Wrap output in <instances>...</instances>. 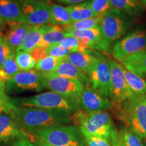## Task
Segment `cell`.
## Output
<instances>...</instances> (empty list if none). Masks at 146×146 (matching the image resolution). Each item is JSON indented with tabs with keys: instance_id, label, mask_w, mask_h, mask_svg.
Segmentation results:
<instances>
[{
	"instance_id": "d6986e66",
	"label": "cell",
	"mask_w": 146,
	"mask_h": 146,
	"mask_svg": "<svg viewBox=\"0 0 146 146\" xmlns=\"http://www.w3.org/2000/svg\"><path fill=\"white\" fill-rule=\"evenodd\" d=\"M92 52V50H90L89 52L84 53L72 52L65 58V60L72 64L85 74H88L98 58H100L93 55L91 53Z\"/></svg>"
},
{
	"instance_id": "2e32d148",
	"label": "cell",
	"mask_w": 146,
	"mask_h": 146,
	"mask_svg": "<svg viewBox=\"0 0 146 146\" xmlns=\"http://www.w3.org/2000/svg\"><path fill=\"white\" fill-rule=\"evenodd\" d=\"M7 24L8 29L4 36L11 48L14 52H16L17 49L23 44L29 33L33 26L19 23H9Z\"/></svg>"
},
{
	"instance_id": "f35d334b",
	"label": "cell",
	"mask_w": 146,
	"mask_h": 146,
	"mask_svg": "<svg viewBox=\"0 0 146 146\" xmlns=\"http://www.w3.org/2000/svg\"><path fill=\"white\" fill-rule=\"evenodd\" d=\"M13 146H36L35 143L29 141L26 137L21 138L14 144Z\"/></svg>"
},
{
	"instance_id": "bcb514c9",
	"label": "cell",
	"mask_w": 146,
	"mask_h": 146,
	"mask_svg": "<svg viewBox=\"0 0 146 146\" xmlns=\"http://www.w3.org/2000/svg\"><path fill=\"white\" fill-rule=\"evenodd\" d=\"M145 78H146V75H145Z\"/></svg>"
},
{
	"instance_id": "277c9868",
	"label": "cell",
	"mask_w": 146,
	"mask_h": 146,
	"mask_svg": "<svg viewBox=\"0 0 146 146\" xmlns=\"http://www.w3.org/2000/svg\"><path fill=\"white\" fill-rule=\"evenodd\" d=\"M121 118L135 133L146 139V95L134 94L133 97L116 106Z\"/></svg>"
},
{
	"instance_id": "7a4b0ae2",
	"label": "cell",
	"mask_w": 146,
	"mask_h": 146,
	"mask_svg": "<svg viewBox=\"0 0 146 146\" xmlns=\"http://www.w3.org/2000/svg\"><path fill=\"white\" fill-rule=\"evenodd\" d=\"M10 104L18 107L41 108L48 109H65L73 113L80 111V103L68 99L54 91L41 93L26 98H7Z\"/></svg>"
},
{
	"instance_id": "60d3db41",
	"label": "cell",
	"mask_w": 146,
	"mask_h": 146,
	"mask_svg": "<svg viewBox=\"0 0 146 146\" xmlns=\"http://www.w3.org/2000/svg\"><path fill=\"white\" fill-rule=\"evenodd\" d=\"M7 25H8V24H7L6 22L5 21V20L3 19L2 16L0 14V32L3 33V31H4L5 28H6Z\"/></svg>"
},
{
	"instance_id": "f546056e",
	"label": "cell",
	"mask_w": 146,
	"mask_h": 146,
	"mask_svg": "<svg viewBox=\"0 0 146 146\" xmlns=\"http://www.w3.org/2000/svg\"><path fill=\"white\" fill-rule=\"evenodd\" d=\"M60 45L66 49L72 51V52H78L84 53L89 52L90 50L83 41V40L74 37V36H68L64 39L60 43Z\"/></svg>"
},
{
	"instance_id": "8d00e7d4",
	"label": "cell",
	"mask_w": 146,
	"mask_h": 146,
	"mask_svg": "<svg viewBox=\"0 0 146 146\" xmlns=\"http://www.w3.org/2000/svg\"><path fill=\"white\" fill-rule=\"evenodd\" d=\"M29 53H30L32 58L35 60L36 62H37L38 61H39L42 58H45V56H47V49L37 46L35 49H33L32 51H31Z\"/></svg>"
},
{
	"instance_id": "ffe728a7",
	"label": "cell",
	"mask_w": 146,
	"mask_h": 146,
	"mask_svg": "<svg viewBox=\"0 0 146 146\" xmlns=\"http://www.w3.org/2000/svg\"><path fill=\"white\" fill-rule=\"evenodd\" d=\"M0 14L7 23H23V14L18 0H0Z\"/></svg>"
},
{
	"instance_id": "44dd1931",
	"label": "cell",
	"mask_w": 146,
	"mask_h": 146,
	"mask_svg": "<svg viewBox=\"0 0 146 146\" xmlns=\"http://www.w3.org/2000/svg\"><path fill=\"white\" fill-rule=\"evenodd\" d=\"M113 8L118 9L132 18L140 17L145 11V5L139 0H110Z\"/></svg>"
},
{
	"instance_id": "83f0119b",
	"label": "cell",
	"mask_w": 146,
	"mask_h": 146,
	"mask_svg": "<svg viewBox=\"0 0 146 146\" xmlns=\"http://www.w3.org/2000/svg\"><path fill=\"white\" fill-rule=\"evenodd\" d=\"M64 60L54 58L51 56H47L36 62L34 70L43 74L50 73L54 71Z\"/></svg>"
},
{
	"instance_id": "484cf974",
	"label": "cell",
	"mask_w": 146,
	"mask_h": 146,
	"mask_svg": "<svg viewBox=\"0 0 146 146\" xmlns=\"http://www.w3.org/2000/svg\"><path fill=\"white\" fill-rule=\"evenodd\" d=\"M123 70L131 91L136 94L146 95V80L141 76L128 70L124 66Z\"/></svg>"
},
{
	"instance_id": "30bf717a",
	"label": "cell",
	"mask_w": 146,
	"mask_h": 146,
	"mask_svg": "<svg viewBox=\"0 0 146 146\" xmlns=\"http://www.w3.org/2000/svg\"><path fill=\"white\" fill-rule=\"evenodd\" d=\"M146 47V29H137L118 40L113 45L112 54L120 62Z\"/></svg>"
},
{
	"instance_id": "9a60e30c",
	"label": "cell",
	"mask_w": 146,
	"mask_h": 146,
	"mask_svg": "<svg viewBox=\"0 0 146 146\" xmlns=\"http://www.w3.org/2000/svg\"><path fill=\"white\" fill-rule=\"evenodd\" d=\"M27 135L10 114L2 111L0 114V144L16 138L26 137Z\"/></svg>"
},
{
	"instance_id": "e0dca14e",
	"label": "cell",
	"mask_w": 146,
	"mask_h": 146,
	"mask_svg": "<svg viewBox=\"0 0 146 146\" xmlns=\"http://www.w3.org/2000/svg\"><path fill=\"white\" fill-rule=\"evenodd\" d=\"M43 74L45 78L63 76V77L70 78L80 81L85 86H88L90 85L88 76H87L86 74L76 68L75 66L65 60L62 62L54 71Z\"/></svg>"
},
{
	"instance_id": "ac0fdd59",
	"label": "cell",
	"mask_w": 146,
	"mask_h": 146,
	"mask_svg": "<svg viewBox=\"0 0 146 146\" xmlns=\"http://www.w3.org/2000/svg\"><path fill=\"white\" fill-rule=\"evenodd\" d=\"M119 62L128 70L141 77H145L146 75V47L120 60Z\"/></svg>"
},
{
	"instance_id": "7c38bea8",
	"label": "cell",
	"mask_w": 146,
	"mask_h": 146,
	"mask_svg": "<svg viewBox=\"0 0 146 146\" xmlns=\"http://www.w3.org/2000/svg\"><path fill=\"white\" fill-rule=\"evenodd\" d=\"M47 89L68 99L80 103L84 85L80 81L72 78L54 76L46 78Z\"/></svg>"
},
{
	"instance_id": "5bb4252c",
	"label": "cell",
	"mask_w": 146,
	"mask_h": 146,
	"mask_svg": "<svg viewBox=\"0 0 146 146\" xmlns=\"http://www.w3.org/2000/svg\"><path fill=\"white\" fill-rule=\"evenodd\" d=\"M80 107L86 114H92L112 108V103L109 98L100 94L88 85L84 87L82 92Z\"/></svg>"
},
{
	"instance_id": "5b68a950",
	"label": "cell",
	"mask_w": 146,
	"mask_h": 146,
	"mask_svg": "<svg viewBox=\"0 0 146 146\" xmlns=\"http://www.w3.org/2000/svg\"><path fill=\"white\" fill-rule=\"evenodd\" d=\"M76 113L75 118L77 119L80 131L91 135L110 139L112 133L116 129L108 113L104 111L92 114H86L81 111Z\"/></svg>"
},
{
	"instance_id": "ba28073f",
	"label": "cell",
	"mask_w": 146,
	"mask_h": 146,
	"mask_svg": "<svg viewBox=\"0 0 146 146\" xmlns=\"http://www.w3.org/2000/svg\"><path fill=\"white\" fill-rule=\"evenodd\" d=\"M110 69L112 81L110 99L113 106H118L131 98L134 93L128 85L123 70V65L115 60H108Z\"/></svg>"
},
{
	"instance_id": "8992f818",
	"label": "cell",
	"mask_w": 146,
	"mask_h": 146,
	"mask_svg": "<svg viewBox=\"0 0 146 146\" xmlns=\"http://www.w3.org/2000/svg\"><path fill=\"white\" fill-rule=\"evenodd\" d=\"M132 17L118 9L113 8L102 16V32L110 43L122 37L132 26Z\"/></svg>"
},
{
	"instance_id": "7dc6e473",
	"label": "cell",
	"mask_w": 146,
	"mask_h": 146,
	"mask_svg": "<svg viewBox=\"0 0 146 146\" xmlns=\"http://www.w3.org/2000/svg\"><path fill=\"white\" fill-rule=\"evenodd\" d=\"M57 1H58V0H57Z\"/></svg>"
},
{
	"instance_id": "9c48e42d",
	"label": "cell",
	"mask_w": 146,
	"mask_h": 146,
	"mask_svg": "<svg viewBox=\"0 0 146 146\" xmlns=\"http://www.w3.org/2000/svg\"><path fill=\"white\" fill-rule=\"evenodd\" d=\"M23 14V23L31 25L50 24L52 5L40 0H18Z\"/></svg>"
},
{
	"instance_id": "cb8c5ba5",
	"label": "cell",
	"mask_w": 146,
	"mask_h": 146,
	"mask_svg": "<svg viewBox=\"0 0 146 146\" xmlns=\"http://www.w3.org/2000/svg\"><path fill=\"white\" fill-rule=\"evenodd\" d=\"M71 23H72V21L67 7L55 3L52 5V14L49 25L64 27Z\"/></svg>"
},
{
	"instance_id": "836d02e7",
	"label": "cell",
	"mask_w": 146,
	"mask_h": 146,
	"mask_svg": "<svg viewBox=\"0 0 146 146\" xmlns=\"http://www.w3.org/2000/svg\"><path fill=\"white\" fill-rule=\"evenodd\" d=\"M15 54H16L11 55L10 57L5 60V61L3 64L2 69L6 73L7 75L10 77V78H12L14 75H16L18 73L21 72L17 63H16Z\"/></svg>"
},
{
	"instance_id": "b9f144b4",
	"label": "cell",
	"mask_w": 146,
	"mask_h": 146,
	"mask_svg": "<svg viewBox=\"0 0 146 146\" xmlns=\"http://www.w3.org/2000/svg\"><path fill=\"white\" fill-rule=\"evenodd\" d=\"M35 143L36 144V146H53L50 145V144L45 143L44 142L39 141V140L38 139H35Z\"/></svg>"
},
{
	"instance_id": "e575fe53",
	"label": "cell",
	"mask_w": 146,
	"mask_h": 146,
	"mask_svg": "<svg viewBox=\"0 0 146 146\" xmlns=\"http://www.w3.org/2000/svg\"><path fill=\"white\" fill-rule=\"evenodd\" d=\"M84 139L86 142L87 146H111L110 139H108L100 137L93 136L88 133L81 131Z\"/></svg>"
},
{
	"instance_id": "d590c367",
	"label": "cell",
	"mask_w": 146,
	"mask_h": 146,
	"mask_svg": "<svg viewBox=\"0 0 146 146\" xmlns=\"http://www.w3.org/2000/svg\"><path fill=\"white\" fill-rule=\"evenodd\" d=\"M72 52V51L70 50L62 47L60 43L52 45L47 48V56H51L54 58H60V59H65Z\"/></svg>"
},
{
	"instance_id": "4dcf8cb0",
	"label": "cell",
	"mask_w": 146,
	"mask_h": 146,
	"mask_svg": "<svg viewBox=\"0 0 146 146\" xmlns=\"http://www.w3.org/2000/svg\"><path fill=\"white\" fill-rule=\"evenodd\" d=\"M119 137L124 146H143L140 137L130 128L123 129L120 132Z\"/></svg>"
},
{
	"instance_id": "d6a6232c",
	"label": "cell",
	"mask_w": 146,
	"mask_h": 146,
	"mask_svg": "<svg viewBox=\"0 0 146 146\" xmlns=\"http://www.w3.org/2000/svg\"><path fill=\"white\" fill-rule=\"evenodd\" d=\"M14 54L16 52L11 48L3 33L0 32V69L2 68L5 60Z\"/></svg>"
},
{
	"instance_id": "1f68e13d",
	"label": "cell",
	"mask_w": 146,
	"mask_h": 146,
	"mask_svg": "<svg viewBox=\"0 0 146 146\" xmlns=\"http://www.w3.org/2000/svg\"><path fill=\"white\" fill-rule=\"evenodd\" d=\"M89 5L97 16H104L113 9L110 0H89Z\"/></svg>"
},
{
	"instance_id": "8fae6325",
	"label": "cell",
	"mask_w": 146,
	"mask_h": 146,
	"mask_svg": "<svg viewBox=\"0 0 146 146\" xmlns=\"http://www.w3.org/2000/svg\"><path fill=\"white\" fill-rule=\"evenodd\" d=\"M87 75L91 88L103 96L110 98L112 76L108 61L104 58H98Z\"/></svg>"
},
{
	"instance_id": "f6af8a7d",
	"label": "cell",
	"mask_w": 146,
	"mask_h": 146,
	"mask_svg": "<svg viewBox=\"0 0 146 146\" xmlns=\"http://www.w3.org/2000/svg\"><path fill=\"white\" fill-rule=\"evenodd\" d=\"M40 1H45V2H47V3H48V2H50V1H51V0H40Z\"/></svg>"
},
{
	"instance_id": "ab89813d",
	"label": "cell",
	"mask_w": 146,
	"mask_h": 146,
	"mask_svg": "<svg viewBox=\"0 0 146 146\" xmlns=\"http://www.w3.org/2000/svg\"><path fill=\"white\" fill-rule=\"evenodd\" d=\"M60 2L66 3V4H70V5H74L78 4V3H83L85 0H58Z\"/></svg>"
},
{
	"instance_id": "ee69618b",
	"label": "cell",
	"mask_w": 146,
	"mask_h": 146,
	"mask_svg": "<svg viewBox=\"0 0 146 146\" xmlns=\"http://www.w3.org/2000/svg\"><path fill=\"white\" fill-rule=\"evenodd\" d=\"M139 1H141L142 3H143L144 5H146V0H139Z\"/></svg>"
},
{
	"instance_id": "6da1fadb",
	"label": "cell",
	"mask_w": 146,
	"mask_h": 146,
	"mask_svg": "<svg viewBox=\"0 0 146 146\" xmlns=\"http://www.w3.org/2000/svg\"><path fill=\"white\" fill-rule=\"evenodd\" d=\"M3 111L12 115L23 131L33 135L44 127L66 125L73 119V112L68 110L18 107L7 100L3 104Z\"/></svg>"
},
{
	"instance_id": "7402d4cb",
	"label": "cell",
	"mask_w": 146,
	"mask_h": 146,
	"mask_svg": "<svg viewBox=\"0 0 146 146\" xmlns=\"http://www.w3.org/2000/svg\"><path fill=\"white\" fill-rule=\"evenodd\" d=\"M52 25H38V26L33 27L23 44L17 49V50L30 52L37 46L44 34L52 28Z\"/></svg>"
},
{
	"instance_id": "52a82bcc",
	"label": "cell",
	"mask_w": 146,
	"mask_h": 146,
	"mask_svg": "<svg viewBox=\"0 0 146 146\" xmlns=\"http://www.w3.org/2000/svg\"><path fill=\"white\" fill-rule=\"evenodd\" d=\"M47 89L46 78L41 72L35 70L20 72L8 80L5 90L8 93H19L25 91H41Z\"/></svg>"
},
{
	"instance_id": "74e56055",
	"label": "cell",
	"mask_w": 146,
	"mask_h": 146,
	"mask_svg": "<svg viewBox=\"0 0 146 146\" xmlns=\"http://www.w3.org/2000/svg\"><path fill=\"white\" fill-rule=\"evenodd\" d=\"M110 141L112 143V146H124L123 143L120 140L119 135L118 134L117 131L115 130L112 133L110 137Z\"/></svg>"
},
{
	"instance_id": "3957f363",
	"label": "cell",
	"mask_w": 146,
	"mask_h": 146,
	"mask_svg": "<svg viewBox=\"0 0 146 146\" xmlns=\"http://www.w3.org/2000/svg\"><path fill=\"white\" fill-rule=\"evenodd\" d=\"M35 139L53 146H86L79 128L74 125H56L39 129Z\"/></svg>"
},
{
	"instance_id": "7bdbcfd3",
	"label": "cell",
	"mask_w": 146,
	"mask_h": 146,
	"mask_svg": "<svg viewBox=\"0 0 146 146\" xmlns=\"http://www.w3.org/2000/svg\"><path fill=\"white\" fill-rule=\"evenodd\" d=\"M3 104H4V102H0V114H1V113L2 112V111H3Z\"/></svg>"
},
{
	"instance_id": "603a6c76",
	"label": "cell",
	"mask_w": 146,
	"mask_h": 146,
	"mask_svg": "<svg viewBox=\"0 0 146 146\" xmlns=\"http://www.w3.org/2000/svg\"><path fill=\"white\" fill-rule=\"evenodd\" d=\"M66 37L67 33L64 31L63 27L52 25V28L43 36L37 47L47 49L52 45L59 44Z\"/></svg>"
},
{
	"instance_id": "d4e9b609",
	"label": "cell",
	"mask_w": 146,
	"mask_h": 146,
	"mask_svg": "<svg viewBox=\"0 0 146 146\" xmlns=\"http://www.w3.org/2000/svg\"><path fill=\"white\" fill-rule=\"evenodd\" d=\"M67 8L70 12L72 23L97 16L89 6L88 1L78 4L70 5Z\"/></svg>"
},
{
	"instance_id": "4fadbf2b",
	"label": "cell",
	"mask_w": 146,
	"mask_h": 146,
	"mask_svg": "<svg viewBox=\"0 0 146 146\" xmlns=\"http://www.w3.org/2000/svg\"><path fill=\"white\" fill-rule=\"evenodd\" d=\"M67 36H74L81 39L90 50H98L108 54L112 53V43L106 39L100 25L87 30L74 31L67 33Z\"/></svg>"
},
{
	"instance_id": "4316f807",
	"label": "cell",
	"mask_w": 146,
	"mask_h": 146,
	"mask_svg": "<svg viewBox=\"0 0 146 146\" xmlns=\"http://www.w3.org/2000/svg\"><path fill=\"white\" fill-rule=\"evenodd\" d=\"M102 16H98L89 19L72 23L66 26H64V30L66 33H70L74 31L87 30V29L94 28L100 26L102 22Z\"/></svg>"
},
{
	"instance_id": "f1b7e54d",
	"label": "cell",
	"mask_w": 146,
	"mask_h": 146,
	"mask_svg": "<svg viewBox=\"0 0 146 146\" xmlns=\"http://www.w3.org/2000/svg\"><path fill=\"white\" fill-rule=\"evenodd\" d=\"M15 59L21 72H27L32 70L36 64L35 60L31 56L30 53L24 51H16Z\"/></svg>"
}]
</instances>
